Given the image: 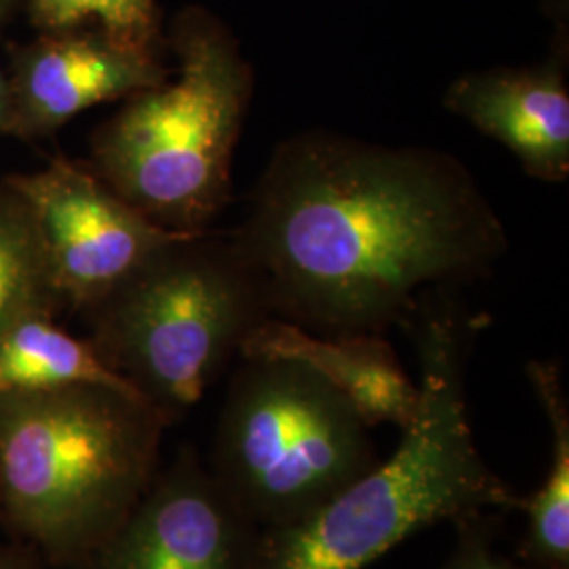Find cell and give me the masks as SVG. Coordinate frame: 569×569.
I'll use <instances>...</instances> for the list:
<instances>
[{
  "label": "cell",
  "instance_id": "8",
  "mask_svg": "<svg viewBox=\"0 0 569 569\" xmlns=\"http://www.w3.org/2000/svg\"><path fill=\"white\" fill-rule=\"evenodd\" d=\"M262 536L182 448L82 569H260Z\"/></svg>",
  "mask_w": 569,
  "mask_h": 569
},
{
  "label": "cell",
  "instance_id": "2",
  "mask_svg": "<svg viewBox=\"0 0 569 569\" xmlns=\"http://www.w3.org/2000/svg\"><path fill=\"white\" fill-rule=\"evenodd\" d=\"M403 326L420 359V397L399 448L302 521L264 531L260 569H366L420 529L517 510L519 496L468 425L465 321L420 302Z\"/></svg>",
  "mask_w": 569,
  "mask_h": 569
},
{
  "label": "cell",
  "instance_id": "6",
  "mask_svg": "<svg viewBox=\"0 0 569 569\" xmlns=\"http://www.w3.org/2000/svg\"><path fill=\"white\" fill-rule=\"evenodd\" d=\"M218 418L209 470L262 531L321 509L376 467L366 420L310 367L241 359Z\"/></svg>",
  "mask_w": 569,
  "mask_h": 569
},
{
  "label": "cell",
  "instance_id": "4",
  "mask_svg": "<svg viewBox=\"0 0 569 569\" xmlns=\"http://www.w3.org/2000/svg\"><path fill=\"white\" fill-rule=\"evenodd\" d=\"M176 81L129 96L96 140L100 178L157 224L203 230L230 199V167L253 93L239 42L216 18L178 21Z\"/></svg>",
  "mask_w": 569,
  "mask_h": 569
},
{
  "label": "cell",
  "instance_id": "11",
  "mask_svg": "<svg viewBox=\"0 0 569 569\" xmlns=\"http://www.w3.org/2000/svg\"><path fill=\"white\" fill-rule=\"evenodd\" d=\"M164 81L163 68L148 51L108 37L68 39L32 53L21 70L13 122L53 129L96 103L129 98Z\"/></svg>",
  "mask_w": 569,
  "mask_h": 569
},
{
  "label": "cell",
  "instance_id": "3",
  "mask_svg": "<svg viewBox=\"0 0 569 569\" xmlns=\"http://www.w3.org/2000/svg\"><path fill=\"white\" fill-rule=\"evenodd\" d=\"M164 428L102 385L0 397V519L47 563L84 568L159 475Z\"/></svg>",
  "mask_w": 569,
  "mask_h": 569
},
{
  "label": "cell",
  "instance_id": "12",
  "mask_svg": "<svg viewBox=\"0 0 569 569\" xmlns=\"http://www.w3.org/2000/svg\"><path fill=\"white\" fill-rule=\"evenodd\" d=\"M77 385H102L138 395L103 361L96 346L53 326L49 315H30L0 336V397Z\"/></svg>",
  "mask_w": 569,
  "mask_h": 569
},
{
  "label": "cell",
  "instance_id": "14",
  "mask_svg": "<svg viewBox=\"0 0 569 569\" xmlns=\"http://www.w3.org/2000/svg\"><path fill=\"white\" fill-rule=\"evenodd\" d=\"M56 291L20 197L0 201V336L30 315H49Z\"/></svg>",
  "mask_w": 569,
  "mask_h": 569
},
{
  "label": "cell",
  "instance_id": "1",
  "mask_svg": "<svg viewBox=\"0 0 569 569\" xmlns=\"http://www.w3.org/2000/svg\"><path fill=\"white\" fill-rule=\"evenodd\" d=\"M230 241L272 317L321 336H385L509 244L458 159L327 131L277 148Z\"/></svg>",
  "mask_w": 569,
  "mask_h": 569
},
{
  "label": "cell",
  "instance_id": "9",
  "mask_svg": "<svg viewBox=\"0 0 569 569\" xmlns=\"http://www.w3.org/2000/svg\"><path fill=\"white\" fill-rule=\"evenodd\" d=\"M443 103L507 146L531 178L568 180L569 91L561 60L465 74L449 84Z\"/></svg>",
  "mask_w": 569,
  "mask_h": 569
},
{
  "label": "cell",
  "instance_id": "18",
  "mask_svg": "<svg viewBox=\"0 0 569 569\" xmlns=\"http://www.w3.org/2000/svg\"><path fill=\"white\" fill-rule=\"evenodd\" d=\"M13 122V102H11V93L4 84V79L0 74V129L9 127Z\"/></svg>",
  "mask_w": 569,
  "mask_h": 569
},
{
  "label": "cell",
  "instance_id": "13",
  "mask_svg": "<svg viewBox=\"0 0 569 569\" xmlns=\"http://www.w3.org/2000/svg\"><path fill=\"white\" fill-rule=\"evenodd\" d=\"M528 376L547 413L550 468L542 486L519 498L517 510L528 515L519 557L536 569H569V406L561 367L529 361Z\"/></svg>",
  "mask_w": 569,
  "mask_h": 569
},
{
  "label": "cell",
  "instance_id": "10",
  "mask_svg": "<svg viewBox=\"0 0 569 569\" xmlns=\"http://www.w3.org/2000/svg\"><path fill=\"white\" fill-rule=\"evenodd\" d=\"M239 357L310 367L345 395L367 427L406 428L418 409V385L411 382L385 336H321L268 317L249 331Z\"/></svg>",
  "mask_w": 569,
  "mask_h": 569
},
{
  "label": "cell",
  "instance_id": "5",
  "mask_svg": "<svg viewBox=\"0 0 569 569\" xmlns=\"http://www.w3.org/2000/svg\"><path fill=\"white\" fill-rule=\"evenodd\" d=\"M91 345L167 427L203 399L253 327L272 317L232 241L201 230L89 308Z\"/></svg>",
  "mask_w": 569,
  "mask_h": 569
},
{
  "label": "cell",
  "instance_id": "17",
  "mask_svg": "<svg viewBox=\"0 0 569 569\" xmlns=\"http://www.w3.org/2000/svg\"><path fill=\"white\" fill-rule=\"evenodd\" d=\"M44 559L30 547H0V569H47Z\"/></svg>",
  "mask_w": 569,
  "mask_h": 569
},
{
  "label": "cell",
  "instance_id": "16",
  "mask_svg": "<svg viewBox=\"0 0 569 569\" xmlns=\"http://www.w3.org/2000/svg\"><path fill=\"white\" fill-rule=\"evenodd\" d=\"M453 526L458 531L456 547L439 569H536L526 561L517 563L496 549L498 517L493 512H481Z\"/></svg>",
  "mask_w": 569,
  "mask_h": 569
},
{
  "label": "cell",
  "instance_id": "15",
  "mask_svg": "<svg viewBox=\"0 0 569 569\" xmlns=\"http://www.w3.org/2000/svg\"><path fill=\"white\" fill-rule=\"evenodd\" d=\"M34 7L42 23L51 28L100 21L110 41L148 53L157 32L152 0H34Z\"/></svg>",
  "mask_w": 569,
  "mask_h": 569
},
{
  "label": "cell",
  "instance_id": "7",
  "mask_svg": "<svg viewBox=\"0 0 569 569\" xmlns=\"http://www.w3.org/2000/svg\"><path fill=\"white\" fill-rule=\"evenodd\" d=\"M13 190L37 228L56 296L74 306L102 302L169 244L201 232L157 224L72 164L18 178Z\"/></svg>",
  "mask_w": 569,
  "mask_h": 569
}]
</instances>
